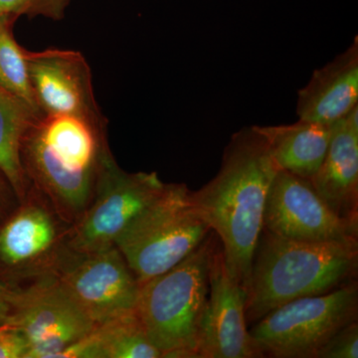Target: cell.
Here are the masks:
<instances>
[{
    "mask_svg": "<svg viewBox=\"0 0 358 358\" xmlns=\"http://www.w3.org/2000/svg\"><path fill=\"white\" fill-rule=\"evenodd\" d=\"M357 271L358 240L298 241L263 228L247 285V324L289 301L338 289L357 280Z\"/></svg>",
    "mask_w": 358,
    "mask_h": 358,
    "instance_id": "obj_3",
    "label": "cell"
},
{
    "mask_svg": "<svg viewBox=\"0 0 358 358\" xmlns=\"http://www.w3.org/2000/svg\"><path fill=\"white\" fill-rule=\"evenodd\" d=\"M6 14H4L3 13H2L1 10H0V20H2V18H3L4 16H6ZM7 16H8V15H7Z\"/></svg>",
    "mask_w": 358,
    "mask_h": 358,
    "instance_id": "obj_25",
    "label": "cell"
},
{
    "mask_svg": "<svg viewBox=\"0 0 358 358\" xmlns=\"http://www.w3.org/2000/svg\"><path fill=\"white\" fill-rule=\"evenodd\" d=\"M27 338L26 358H57L96 324L61 288L53 275L14 287L8 322Z\"/></svg>",
    "mask_w": 358,
    "mask_h": 358,
    "instance_id": "obj_10",
    "label": "cell"
},
{
    "mask_svg": "<svg viewBox=\"0 0 358 358\" xmlns=\"http://www.w3.org/2000/svg\"><path fill=\"white\" fill-rule=\"evenodd\" d=\"M310 181L339 218L358 228V108L334 124L326 157Z\"/></svg>",
    "mask_w": 358,
    "mask_h": 358,
    "instance_id": "obj_14",
    "label": "cell"
},
{
    "mask_svg": "<svg viewBox=\"0 0 358 358\" xmlns=\"http://www.w3.org/2000/svg\"><path fill=\"white\" fill-rule=\"evenodd\" d=\"M277 171L266 141L252 126L233 134L216 176L190 190L195 211L220 240L228 274L245 289Z\"/></svg>",
    "mask_w": 358,
    "mask_h": 358,
    "instance_id": "obj_1",
    "label": "cell"
},
{
    "mask_svg": "<svg viewBox=\"0 0 358 358\" xmlns=\"http://www.w3.org/2000/svg\"><path fill=\"white\" fill-rule=\"evenodd\" d=\"M215 244L212 231L180 263L141 285L136 313L162 358H199V326Z\"/></svg>",
    "mask_w": 358,
    "mask_h": 358,
    "instance_id": "obj_4",
    "label": "cell"
},
{
    "mask_svg": "<svg viewBox=\"0 0 358 358\" xmlns=\"http://www.w3.org/2000/svg\"><path fill=\"white\" fill-rule=\"evenodd\" d=\"M42 117L28 103L0 86V171L21 201L32 185L21 162L25 134Z\"/></svg>",
    "mask_w": 358,
    "mask_h": 358,
    "instance_id": "obj_17",
    "label": "cell"
},
{
    "mask_svg": "<svg viewBox=\"0 0 358 358\" xmlns=\"http://www.w3.org/2000/svg\"><path fill=\"white\" fill-rule=\"evenodd\" d=\"M358 324H352L339 329L333 338L320 348L315 358H357Z\"/></svg>",
    "mask_w": 358,
    "mask_h": 358,
    "instance_id": "obj_21",
    "label": "cell"
},
{
    "mask_svg": "<svg viewBox=\"0 0 358 358\" xmlns=\"http://www.w3.org/2000/svg\"><path fill=\"white\" fill-rule=\"evenodd\" d=\"M358 108V37L324 67L313 73L299 90V119L322 124H336Z\"/></svg>",
    "mask_w": 358,
    "mask_h": 358,
    "instance_id": "obj_15",
    "label": "cell"
},
{
    "mask_svg": "<svg viewBox=\"0 0 358 358\" xmlns=\"http://www.w3.org/2000/svg\"><path fill=\"white\" fill-rule=\"evenodd\" d=\"M52 275L95 324L136 310L141 285L117 246L67 248Z\"/></svg>",
    "mask_w": 358,
    "mask_h": 358,
    "instance_id": "obj_8",
    "label": "cell"
},
{
    "mask_svg": "<svg viewBox=\"0 0 358 358\" xmlns=\"http://www.w3.org/2000/svg\"><path fill=\"white\" fill-rule=\"evenodd\" d=\"M334 126L299 119L291 124L254 128L263 136L278 169L310 180L326 157Z\"/></svg>",
    "mask_w": 358,
    "mask_h": 358,
    "instance_id": "obj_16",
    "label": "cell"
},
{
    "mask_svg": "<svg viewBox=\"0 0 358 358\" xmlns=\"http://www.w3.org/2000/svg\"><path fill=\"white\" fill-rule=\"evenodd\" d=\"M30 83L43 115H76L107 127L94 94L91 68L79 51H26Z\"/></svg>",
    "mask_w": 358,
    "mask_h": 358,
    "instance_id": "obj_13",
    "label": "cell"
},
{
    "mask_svg": "<svg viewBox=\"0 0 358 358\" xmlns=\"http://www.w3.org/2000/svg\"><path fill=\"white\" fill-rule=\"evenodd\" d=\"M14 287L0 282V327L6 326L13 312Z\"/></svg>",
    "mask_w": 358,
    "mask_h": 358,
    "instance_id": "obj_23",
    "label": "cell"
},
{
    "mask_svg": "<svg viewBox=\"0 0 358 358\" xmlns=\"http://www.w3.org/2000/svg\"><path fill=\"white\" fill-rule=\"evenodd\" d=\"M10 199H17V197L6 176L0 171V220L6 215V208L8 203L7 201Z\"/></svg>",
    "mask_w": 358,
    "mask_h": 358,
    "instance_id": "obj_24",
    "label": "cell"
},
{
    "mask_svg": "<svg viewBox=\"0 0 358 358\" xmlns=\"http://www.w3.org/2000/svg\"><path fill=\"white\" fill-rule=\"evenodd\" d=\"M90 336L96 358H162L148 339L136 310L96 324Z\"/></svg>",
    "mask_w": 358,
    "mask_h": 358,
    "instance_id": "obj_18",
    "label": "cell"
},
{
    "mask_svg": "<svg viewBox=\"0 0 358 358\" xmlns=\"http://www.w3.org/2000/svg\"><path fill=\"white\" fill-rule=\"evenodd\" d=\"M29 345L17 327L6 324L0 327V358H26Z\"/></svg>",
    "mask_w": 358,
    "mask_h": 358,
    "instance_id": "obj_22",
    "label": "cell"
},
{
    "mask_svg": "<svg viewBox=\"0 0 358 358\" xmlns=\"http://www.w3.org/2000/svg\"><path fill=\"white\" fill-rule=\"evenodd\" d=\"M264 229L307 242L357 241L353 227L329 206L308 179L278 169L266 199Z\"/></svg>",
    "mask_w": 358,
    "mask_h": 358,
    "instance_id": "obj_11",
    "label": "cell"
},
{
    "mask_svg": "<svg viewBox=\"0 0 358 358\" xmlns=\"http://www.w3.org/2000/svg\"><path fill=\"white\" fill-rule=\"evenodd\" d=\"M212 232L183 183H166L115 242L143 285L164 274L194 251Z\"/></svg>",
    "mask_w": 358,
    "mask_h": 358,
    "instance_id": "obj_5",
    "label": "cell"
},
{
    "mask_svg": "<svg viewBox=\"0 0 358 358\" xmlns=\"http://www.w3.org/2000/svg\"><path fill=\"white\" fill-rule=\"evenodd\" d=\"M357 280L319 296L285 303L252 324L264 357L315 358L339 329L357 322Z\"/></svg>",
    "mask_w": 358,
    "mask_h": 358,
    "instance_id": "obj_6",
    "label": "cell"
},
{
    "mask_svg": "<svg viewBox=\"0 0 358 358\" xmlns=\"http://www.w3.org/2000/svg\"><path fill=\"white\" fill-rule=\"evenodd\" d=\"M247 291L226 268L216 241L209 267V292L199 333V358H262L246 322Z\"/></svg>",
    "mask_w": 358,
    "mask_h": 358,
    "instance_id": "obj_12",
    "label": "cell"
},
{
    "mask_svg": "<svg viewBox=\"0 0 358 358\" xmlns=\"http://www.w3.org/2000/svg\"><path fill=\"white\" fill-rule=\"evenodd\" d=\"M14 22L15 20L10 16L6 15L0 20V86L41 114L30 83L27 50L14 38Z\"/></svg>",
    "mask_w": 358,
    "mask_h": 358,
    "instance_id": "obj_19",
    "label": "cell"
},
{
    "mask_svg": "<svg viewBox=\"0 0 358 358\" xmlns=\"http://www.w3.org/2000/svg\"><path fill=\"white\" fill-rule=\"evenodd\" d=\"M112 155L107 127L76 115H42L21 147L26 176L68 225L86 210Z\"/></svg>",
    "mask_w": 358,
    "mask_h": 358,
    "instance_id": "obj_2",
    "label": "cell"
},
{
    "mask_svg": "<svg viewBox=\"0 0 358 358\" xmlns=\"http://www.w3.org/2000/svg\"><path fill=\"white\" fill-rule=\"evenodd\" d=\"M71 0H0V10L14 20L20 16H43L52 20L65 17Z\"/></svg>",
    "mask_w": 358,
    "mask_h": 358,
    "instance_id": "obj_20",
    "label": "cell"
},
{
    "mask_svg": "<svg viewBox=\"0 0 358 358\" xmlns=\"http://www.w3.org/2000/svg\"><path fill=\"white\" fill-rule=\"evenodd\" d=\"M69 227L32 185L0 224V266L11 277L27 282L53 275L68 248Z\"/></svg>",
    "mask_w": 358,
    "mask_h": 358,
    "instance_id": "obj_9",
    "label": "cell"
},
{
    "mask_svg": "<svg viewBox=\"0 0 358 358\" xmlns=\"http://www.w3.org/2000/svg\"><path fill=\"white\" fill-rule=\"evenodd\" d=\"M166 185L155 171L127 173L112 155L103 164L93 199L68 229V248L92 252L115 246L129 224Z\"/></svg>",
    "mask_w": 358,
    "mask_h": 358,
    "instance_id": "obj_7",
    "label": "cell"
}]
</instances>
